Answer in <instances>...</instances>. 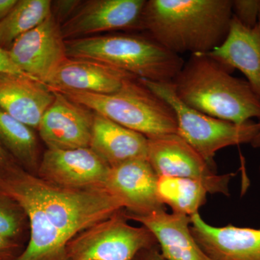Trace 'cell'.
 Here are the masks:
<instances>
[{"label":"cell","instance_id":"6da1fadb","mask_svg":"<svg viewBox=\"0 0 260 260\" xmlns=\"http://www.w3.org/2000/svg\"><path fill=\"white\" fill-rule=\"evenodd\" d=\"M232 18V0H150L141 28L178 55L207 54L223 44Z\"/></svg>","mask_w":260,"mask_h":260},{"label":"cell","instance_id":"7a4b0ae2","mask_svg":"<svg viewBox=\"0 0 260 260\" xmlns=\"http://www.w3.org/2000/svg\"><path fill=\"white\" fill-rule=\"evenodd\" d=\"M209 54L184 61L172 81L174 91L188 107L217 119L242 124L260 121V99L245 80Z\"/></svg>","mask_w":260,"mask_h":260},{"label":"cell","instance_id":"3957f363","mask_svg":"<svg viewBox=\"0 0 260 260\" xmlns=\"http://www.w3.org/2000/svg\"><path fill=\"white\" fill-rule=\"evenodd\" d=\"M35 200L68 242L88 228L124 210L107 189H75L49 184L19 165L0 172Z\"/></svg>","mask_w":260,"mask_h":260},{"label":"cell","instance_id":"277c9868","mask_svg":"<svg viewBox=\"0 0 260 260\" xmlns=\"http://www.w3.org/2000/svg\"><path fill=\"white\" fill-rule=\"evenodd\" d=\"M72 59H90L122 70L140 79L170 83L184 60L153 38L114 34L65 40Z\"/></svg>","mask_w":260,"mask_h":260},{"label":"cell","instance_id":"5b68a950","mask_svg":"<svg viewBox=\"0 0 260 260\" xmlns=\"http://www.w3.org/2000/svg\"><path fill=\"white\" fill-rule=\"evenodd\" d=\"M55 91L147 138L178 133L177 118L172 108L136 77L126 80L114 93Z\"/></svg>","mask_w":260,"mask_h":260},{"label":"cell","instance_id":"8992f818","mask_svg":"<svg viewBox=\"0 0 260 260\" xmlns=\"http://www.w3.org/2000/svg\"><path fill=\"white\" fill-rule=\"evenodd\" d=\"M147 88L172 108L177 121L178 134L189 143L212 169L218 150L241 144L252 145L259 133L258 122L237 124L198 112L184 104L176 95L174 85L140 79Z\"/></svg>","mask_w":260,"mask_h":260},{"label":"cell","instance_id":"52a82bcc","mask_svg":"<svg viewBox=\"0 0 260 260\" xmlns=\"http://www.w3.org/2000/svg\"><path fill=\"white\" fill-rule=\"evenodd\" d=\"M127 220L121 210L80 232L67 244L68 260H133L139 251L158 245L149 229Z\"/></svg>","mask_w":260,"mask_h":260},{"label":"cell","instance_id":"ba28073f","mask_svg":"<svg viewBox=\"0 0 260 260\" xmlns=\"http://www.w3.org/2000/svg\"><path fill=\"white\" fill-rule=\"evenodd\" d=\"M147 158L158 177L194 179L210 194H230L229 182L235 174L219 175L178 133L148 138Z\"/></svg>","mask_w":260,"mask_h":260},{"label":"cell","instance_id":"9c48e42d","mask_svg":"<svg viewBox=\"0 0 260 260\" xmlns=\"http://www.w3.org/2000/svg\"><path fill=\"white\" fill-rule=\"evenodd\" d=\"M8 51L22 73L46 85L68 59L60 25L52 14L17 39Z\"/></svg>","mask_w":260,"mask_h":260},{"label":"cell","instance_id":"30bf717a","mask_svg":"<svg viewBox=\"0 0 260 260\" xmlns=\"http://www.w3.org/2000/svg\"><path fill=\"white\" fill-rule=\"evenodd\" d=\"M109 169L90 148L47 149L41 158L37 177L68 189H106Z\"/></svg>","mask_w":260,"mask_h":260},{"label":"cell","instance_id":"8fae6325","mask_svg":"<svg viewBox=\"0 0 260 260\" xmlns=\"http://www.w3.org/2000/svg\"><path fill=\"white\" fill-rule=\"evenodd\" d=\"M145 0H87L80 2L61 24L64 40L88 37L98 32L141 28Z\"/></svg>","mask_w":260,"mask_h":260},{"label":"cell","instance_id":"7c38bea8","mask_svg":"<svg viewBox=\"0 0 260 260\" xmlns=\"http://www.w3.org/2000/svg\"><path fill=\"white\" fill-rule=\"evenodd\" d=\"M52 91L54 102L38 128L41 139L52 150L90 148L94 113L62 93Z\"/></svg>","mask_w":260,"mask_h":260},{"label":"cell","instance_id":"4fadbf2b","mask_svg":"<svg viewBox=\"0 0 260 260\" xmlns=\"http://www.w3.org/2000/svg\"><path fill=\"white\" fill-rule=\"evenodd\" d=\"M158 179L148 159H135L110 167L105 189L121 202L126 213L146 215L165 210L157 194Z\"/></svg>","mask_w":260,"mask_h":260},{"label":"cell","instance_id":"5bb4252c","mask_svg":"<svg viewBox=\"0 0 260 260\" xmlns=\"http://www.w3.org/2000/svg\"><path fill=\"white\" fill-rule=\"evenodd\" d=\"M0 189L21 205L28 219V244L15 260H68V241L37 202L1 173Z\"/></svg>","mask_w":260,"mask_h":260},{"label":"cell","instance_id":"9a60e30c","mask_svg":"<svg viewBox=\"0 0 260 260\" xmlns=\"http://www.w3.org/2000/svg\"><path fill=\"white\" fill-rule=\"evenodd\" d=\"M190 231L203 251L213 260H260V229L232 224L217 227L199 213L190 217Z\"/></svg>","mask_w":260,"mask_h":260},{"label":"cell","instance_id":"2e32d148","mask_svg":"<svg viewBox=\"0 0 260 260\" xmlns=\"http://www.w3.org/2000/svg\"><path fill=\"white\" fill-rule=\"evenodd\" d=\"M54 100V92L29 75L0 73V109L32 129Z\"/></svg>","mask_w":260,"mask_h":260},{"label":"cell","instance_id":"e0dca14e","mask_svg":"<svg viewBox=\"0 0 260 260\" xmlns=\"http://www.w3.org/2000/svg\"><path fill=\"white\" fill-rule=\"evenodd\" d=\"M125 213L128 220L149 229L167 260H213L203 251L190 231V217L159 210L146 215Z\"/></svg>","mask_w":260,"mask_h":260},{"label":"cell","instance_id":"ac0fdd59","mask_svg":"<svg viewBox=\"0 0 260 260\" xmlns=\"http://www.w3.org/2000/svg\"><path fill=\"white\" fill-rule=\"evenodd\" d=\"M132 77L135 76L99 61L68 58L47 85L52 90L110 94L118 91Z\"/></svg>","mask_w":260,"mask_h":260},{"label":"cell","instance_id":"d6986e66","mask_svg":"<svg viewBox=\"0 0 260 260\" xmlns=\"http://www.w3.org/2000/svg\"><path fill=\"white\" fill-rule=\"evenodd\" d=\"M209 54L230 69L242 72L260 99V14L251 28L233 16L226 39Z\"/></svg>","mask_w":260,"mask_h":260},{"label":"cell","instance_id":"ffe728a7","mask_svg":"<svg viewBox=\"0 0 260 260\" xmlns=\"http://www.w3.org/2000/svg\"><path fill=\"white\" fill-rule=\"evenodd\" d=\"M90 148L109 167L148 159L146 137L95 113Z\"/></svg>","mask_w":260,"mask_h":260},{"label":"cell","instance_id":"44dd1931","mask_svg":"<svg viewBox=\"0 0 260 260\" xmlns=\"http://www.w3.org/2000/svg\"><path fill=\"white\" fill-rule=\"evenodd\" d=\"M0 143L24 170L37 176L39 143L34 129L0 109Z\"/></svg>","mask_w":260,"mask_h":260},{"label":"cell","instance_id":"7402d4cb","mask_svg":"<svg viewBox=\"0 0 260 260\" xmlns=\"http://www.w3.org/2000/svg\"><path fill=\"white\" fill-rule=\"evenodd\" d=\"M208 191L200 181L187 178L158 177L157 194L164 205L172 213L191 217L199 213L205 204Z\"/></svg>","mask_w":260,"mask_h":260},{"label":"cell","instance_id":"603a6c76","mask_svg":"<svg viewBox=\"0 0 260 260\" xmlns=\"http://www.w3.org/2000/svg\"><path fill=\"white\" fill-rule=\"evenodd\" d=\"M50 0H18L0 23V47L8 50L13 42L51 15Z\"/></svg>","mask_w":260,"mask_h":260},{"label":"cell","instance_id":"cb8c5ba5","mask_svg":"<svg viewBox=\"0 0 260 260\" xmlns=\"http://www.w3.org/2000/svg\"><path fill=\"white\" fill-rule=\"evenodd\" d=\"M27 223L28 217L21 205L0 189V236L20 242Z\"/></svg>","mask_w":260,"mask_h":260},{"label":"cell","instance_id":"d4e9b609","mask_svg":"<svg viewBox=\"0 0 260 260\" xmlns=\"http://www.w3.org/2000/svg\"><path fill=\"white\" fill-rule=\"evenodd\" d=\"M233 16L247 28H254L260 14V0H232Z\"/></svg>","mask_w":260,"mask_h":260},{"label":"cell","instance_id":"484cf974","mask_svg":"<svg viewBox=\"0 0 260 260\" xmlns=\"http://www.w3.org/2000/svg\"><path fill=\"white\" fill-rule=\"evenodd\" d=\"M79 0H60L52 1L51 3V14L59 25L64 23L74 13L78 5Z\"/></svg>","mask_w":260,"mask_h":260},{"label":"cell","instance_id":"4316f807","mask_svg":"<svg viewBox=\"0 0 260 260\" xmlns=\"http://www.w3.org/2000/svg\"><path fill=\"white\" fill-rule=\"evenodd\" d=\"M22 251L20 242L0 236V260H15Z\"/></svg>","mask_w":260,"mask_h":260},{"label":"cell","instance_id":"83f0119b","mask_svg":"<svg viewBox=\"0 0 260 260\" xmlns=\"http://www.w3.org/2000/svg\"><path fill=\"white\" fill-rule=\"evenodd\" d=\"M0 73L25 75L22 73L11 60L8 50H5L2 47H0Z\"/></svg>","mask_w":260,"mask_h":260},{"label":"cell","instance_id":"f1b7e54d","mask_svg":"<svg viewBox=\"0 0 260 260\" xmlns=\"http://www.w3.org/2000/svg\"><path fill=\"white\" fill-rule=\"evenodd\" d=\"M133 260H167L162 255L158 245L139 251Z\"/></svg>","mask_w":260,"mask_h":260},{"label":"cell","instance_id":"f546056e","mask_svg":"<svg viewBox=\"0 0 260 260\" xmlns=\"http://www.w3.org/2000/svg\"><path fill=\"white\" fill-rule=\"evenodd\" d=\"M18 165L14 158L5 150L3 145L0 143V172L8 170L15 166Z\"/></svg>","mask_w":260,"mask_h":260},{"label":"cell","instance_id":"4dcf8cb0","mask_svg":"<svg viewBox=\"0 0 260 260\" xmlns=\"http://www.w3.org/2000/svg\"><path fill=\"white\" fill-rule=\"evenodd\" d=\"M18 0H0V23L11 11Z\"/></svg>","mask_w":260,"mask_h":260},{"label":"cell","instance_id":"1f68e13d","mask_svg":"<svg viewBox=\"0 0 260 260\" xmlns=\"http://www.w3.org/2000/svg\"><path fill=\"white\" fill-rule=\"evenodd\" d=\"M258 125H259V135H258L257 138H256L255 141H254V143L252 144V146L255 148H259L260 147V121L258 122Z\"/></svg>","mask_w":260,"mask_h":260},{"label":"cell","instance_id":"d6a6232c","mask_svg":"<svg viewBox=\"0 0 260 260\" xmlns=\"http://www.w3.org/2000/svg\"><path fill=\"white\" fill-rule=\"evenodd\" d=\"M259 174H260V164H259Z\"/></svg>","mask_w":260,"mask_h":260}]
</instances>
